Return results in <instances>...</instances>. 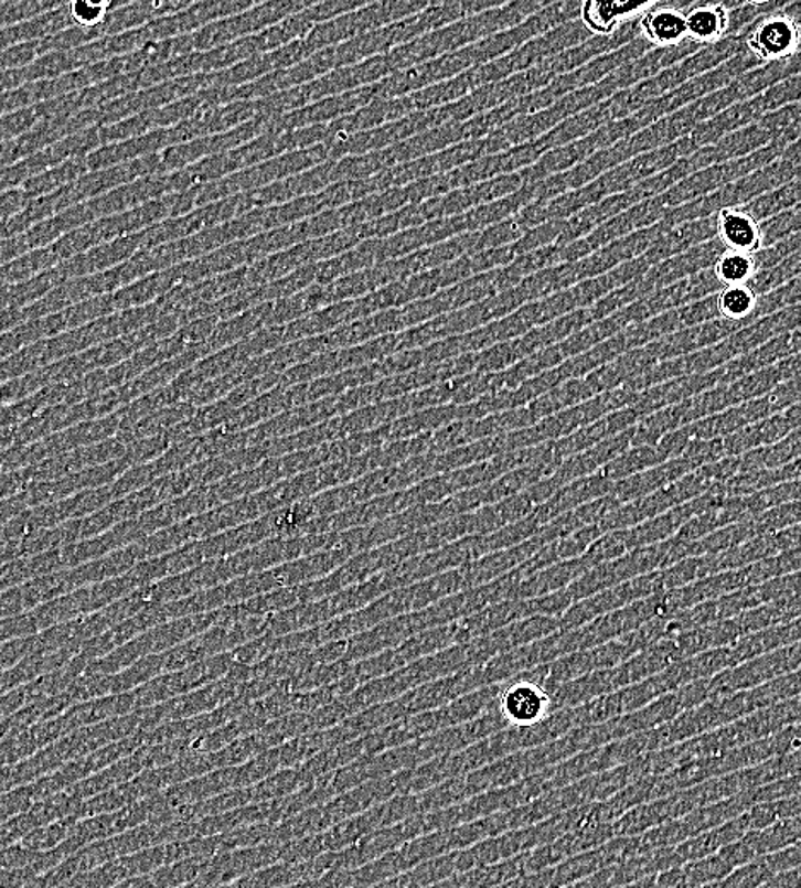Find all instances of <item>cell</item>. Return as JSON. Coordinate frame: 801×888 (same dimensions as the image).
<instances>
[{
    "label": "cell",
    "instance_id": "6da1fadb",
    "mask_svg": "<svg viewBox=\"0 0 801 888\" xmlns=\"http://www.w3.org/2000/svg\"><path fill=\"white\" fill-rule=\"evenodd\" d=\"M800 45V30L790 15H771L750 34L749 46L762 61H781Z\"/></svg>",
    "mask_w": 801,
    "mask_h": 888
},
{
    "label": "cell",
    "instance_id": "7a4b0ae2",
    "mask_svg": "<svg viewBox=\"0 0 801 888\" xmlns=\"http://www.w3.org/2000/svg\"><path fill=\"white\" fill-rule=\"evenodd\" d=\"M551 699L547 694L532 682H519L511 685L501 697V713L510 725L526 728L535 726L547 718Z\"/></svg>",
    "mask_w": 801,
    "mask_h": 888
},
{
    "label": "cell",
    "instance_id": "3957f363",
    "mask_svg": "<svg viewBox=\"0 0 801 888\" xmlns=\"http://www.w3.org/2000/svg\"><path fill=\"white\" fill-rule=\"evenodd\" d=\"M718 233L728 250L756 254L762 246V231L750 212L726 207L719 211Z\"/></svg>",
    "mask_w": 801,
    "mask_h": 888
},
{
    "label": "cell",
    "instance_id": "277c9868",
    "mask_svg": "<svg viewBox=\"0 0 801 888\" xmlns=\"http://www.w3.org/2000/svg\"><path fill=\"white\" fill-rule=\"evenodd\" d=\"M651 2H598L588 0L581 8V20L594 33L610 34L620 21L648 11Z\"/></svg>",
    "mask_w": 801,
    "mask_h": 888
},
{
    "label": "cell",
    "instance_id": "5b68a950",
    "mask_svg": "<svg viewBox=\"0 0 801 888\" xmlns=\"http://www.w3.org/2000/svg\"><path fill=\"white\" fill-rule=\"evenodd\" d=\"M643 31L654 45H676L687 39L685 14L672 8L654 9L644 15Z\"/></svg>",
    "mask_w": 801,
    "mask_h": 888
},
{
    "label": "cell",
    "instance_id": "8992f818",
    "mask_svg": "<svg viewBox=\"0 0 801 888\" xmlns=\"http://www.w3.org/2000/svg\"><path fill=\"white\" fill-rule=\"evenodd\" d=\"M687 36L697 42H716L728 28V14L722 6H697L685 14Z\"/></svg>",
    "mask_w": 801,
    "mask_h": 888
},
{
    "label": "cell",
    "instance_id": "52a82bcc",
    "mask_svg": "<svg viewBox=\"0 0 801 888\" xmlns=\"http://www.w3.org/2000/svg\"><path fill=\"white\" fill-rule=\"evenodd\" d=\"M715 272L725 286L747 283L756 272V257L744 252H725L716 264Z\"/></svg>",
    "mask_w": 801,
    "mask_h": 888
},
{
    "label": "cell",
    "instance_id": "ba28073f",
    "mask_svg": "<svg viewBox=\"0 0 801 888\" xmlns=\"http://www.w3.org/2000/svg\"><path fill=\"white\" fill-rule=\"evenodd\" d=\"M757 296L749 283L740 286H726L718 298V310L726 320H741L752 313L756 308Z\"/></svg>",
    "mask_w": 801,
    "mask_h": 888
},
{
    "label": "cell",
    "instance_id": "9c48e42d",
    "mask_svg": "<svg viewBox=\"0 0 801 888\" xmlns=\"http://www.w3.org/2000/svg\"><path fill=\"white\" fill-rule=\"evenodd\" d=\"M103 9L102 4H89V2H77L74 4L73 12L77 20L84 24H93L102 20Z\"/></svg>",
    "mask_w": 801,
    "mask_h": 888
}]
</instances>
